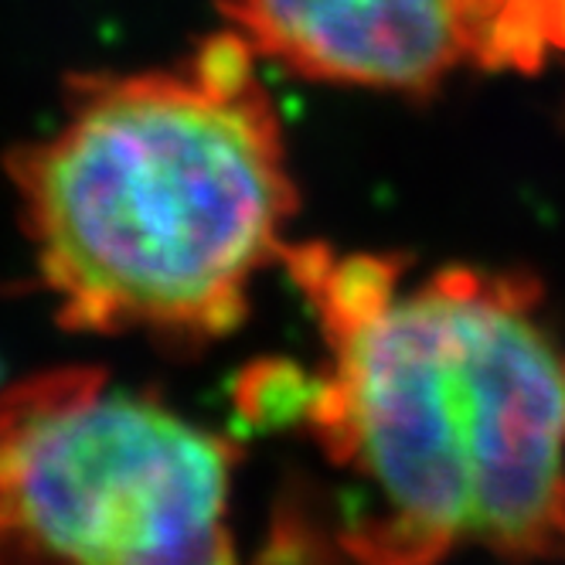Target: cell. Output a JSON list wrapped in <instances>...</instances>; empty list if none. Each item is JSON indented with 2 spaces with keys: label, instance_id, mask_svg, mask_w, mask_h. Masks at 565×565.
<instances>
[{
  "label": "cell",
  "instance_id": "cell-1",
  "mask_svg": "<svg viewBox=\"0 0 565 565\" xmlns=\"http://www.w3.org/2000/svg\"><path fill=\"white\" fill-rule=\"evenodd\" d=\"M259 55L228 28L181 62L65 78L8 150L34 276L65 331L201 351L249 317L300 191Z\"/></svg>",
  "mask_w": 565,
  "mask_h": 565
},
{
  "label": "cell",
  "instance_id": "cell-2",
  "mask_svg": "<svg viewBox=\"0 0 565 565\" xmlns=\"http://www.w3.org/2000/svg\"><path fill=\"white\" fill-rule=\"evenodd\" d=\"M328 344L303 419L436 542L529 545L565 504V334L514 269L290 242L279 256Z\"/></svg>",
  "mask_w": 565,
  "mask_h": 565
},
{
  "label": "cell",
  "instance_id": "cell-3",
  "mask_svg": "<svg viewBox=\"0 0 565 565\" xmlns=\"http://www.w3.org/2000/svg\"><path fill=\"white\" fill-rule=\"evenodd\" d=\"M235 443L96 365L0 392V565H238Z\"/></svg>",
  "mask_w": 565,
  "mask_h": 565
},
{
  "label": "cell",
  "instance_id": "cell-4",
  "mask_svg": "<svg viewBox=\"0 0 565 565\" xmlns=\"http://www.w3.org/2000/svg\"><path fill=\"white\" fill-rule=\"evenodd\" d=\"M259 62L310 83L429 96L480 68L483 0H218Z\"/></svg>",
  "mask_w": 565,
  "mask_h": 565
},
{
  "label": "cell",
  "instance_id": "cell-5",
  "mask_svg": "<svg viewBox=\"0 0 565 565\" xmlns=\"http://www.w3.org/2000/svg\"><path fill=\"white\" fill-rule=\"evenodd\" d=\"M565 55V0H483V72H535Z\"/></svg>",
  "mask_w": 565,
  "mask_h": 565
}]
</instances>
